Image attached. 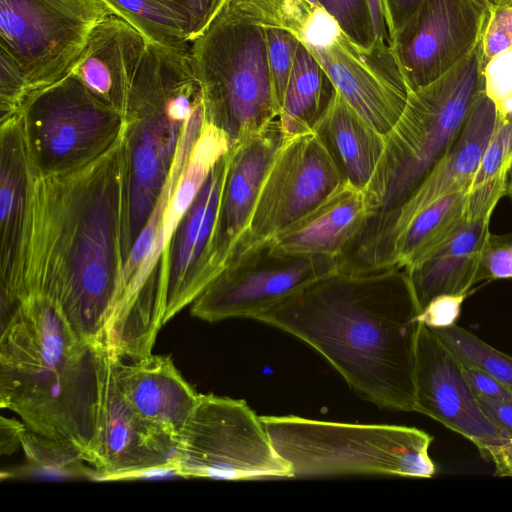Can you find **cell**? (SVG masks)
<instances>
[{
    "mask_svg": "<svg viewBox=\"0 0 512 512\" xmlns=\"http://www.w3.org/2000/svg\"><path fill=\"white\" fill-rule=\"evenodd\" d=\"M124 198L122 136L78 170L36 176L17 306L45 297L82 340L106 347L124 265Z\"/></svg>",
    "mask_w": 512,
    "mask_h": 512,
    "instance_id": "obj_1",
    "label": "cell"
},
{
    "mask_svg": "<svg viewBox=\"0 0 512 512\" xmlns=\"http://www.w3.org/2000/svg\"><path fill=\"white\" fill-rule=\"evenodd\" d=\"M420 311L404 268L339 269L252 319L314 348L364 399L411 412Z\"/></svg>",
    "mask_w": 512,
    "mask_h": 512,
    "instance_id": "obj_2",
    "label": "cell"
},
{
    "mask_svg": "<svg viewBox=\"0 0 512 512\" xmlns=\"http://www.w3.org/2000/svg\"><path fill=\"white\" fill-rule=\"evenodd\" d=\"M110 368L107 348L82 340L45 297H28L1 319V408L75 445L96 471Z\"/></svg>",
    "mask_w": 512,
    "mask_h": 512,
    "instance_id": "obj_3",
    "label": "cell"
},
{
    "mask_svg": "<svg viewBox=\"0 0 512 512\" xmlns=\"http://www.w3.org/2000/svg\"><path fill=\"white\" fill-rule=\"evenodd\" d=\"M189 49L190 44L149 42L128 94L122 134L124 262L167 181L188 120L204 103Z\"/></svg>",
    "mask_w": 512,
    "mask_h": 512,
    "instance_id": "obj_4",
    "label": "cell"
},
{
    "mask_svg": "<svg viewBox=\"0 0 512 512\" xmlns=\"http://www.w3.org/2000/svg\"><path fill=\"white\" fill-rule=\"evenodd\" d=\"M285 4L286 0H226L190 42L205 120L225 132L231 144L278 118L266 27Z\"/></svg>",
    "mask_w": 512,
    "mask_h": 512,
    "instance_id": "obj_5",
    "label": "cell"
},
{
    "mask_svg": "<svg viewBox=\"0 0 512 512\" xmlns=\"http://www.w3.org/2000/svg\"><path fill=\"white\" fill-rule=\"evenodd\" d=\"M483 68L478 44L446 74L409 92L364 190L370 217L357 241L399 207L451 150L474 100L484 90Z\"/></svg>",
    "mask_w": 512,
    "mask_h": 512,
    "instance_id": "obj_6",
    "label": "cell"
},
{
    "mask_svg": "<svg viewBox=\"0 0 512 512\" xmlns=\"http://www.w3.org/2000/svg\"><path fill=\"white\" fill-rule=\"evenodd\" d=\"M293 478L393 475L431 478L433 437L415 427L352 424L295 415L260 416Z\"/></svg>",
    "mask_w": 512,
    "mask_h": 512,
    "instance_id": "obj_7",
    "label": "cell"
},
{
    "mask_svg": "<svg viewBox=\"0 0 512 512\" xmlns=\"http://www.w3.org/2000/svg\"><path fill=\"white\" fill-rule=\"evenodd\" d=\"M227 134L205 120L178 187L162 215L150 253L119 294L106 327L111 357L135 361L152 354L163 324L159 265L187 209L216 162L228 151Z\"/></svg>",
    "mask_w": 512,
    "mask_h": 512,
    "instance_id": "obj_8",
    "label": "cell"
},
{
    "mask_svg": "<svg viewBox=\"0 0 512 512\" xmlns=\"http://www.w3.org/2000/svg\"><path fill=\"white\" fill-rule=\"evenodd\" d=\"M174 464L185 478H293L260 416L241 399L199 394L181 429Z\"/></svg>",
    "mask_w": 512,
    "mask_h": 512,
    "instance_id": "obj_9",
    "label": "cell"
},
{
    "mask_svg": "<svg viewBox=\"0 0 512 512\" xmlns=\"http://www.w3.org/2000/svg\"><path fill=\"white\" fill-rule=\"evenodd\" d=\"M21 118L40 176L90 164L117 143L124 129L123 114L92 94L73 71L30 96Z\"/></svg>",
    "mask_w": 512,
    "mask_h": 512,
    "instance_id": "obj_10",
    "label": "cell"
},
{
    "mask_svg": "<svg viewBox=\"0 0 512 512\" xmlns=\"http://www.w3.org/2000/svg\"><path fill=\"white\" fill-rule=\"evenodd\" d=\"M110 15L102 0H0V51L24 75L27 100L73 71L91 31Z\"/></svg>",
    "mask_w": 512,
    "mask_h": 512,
    "instance_id": "obj_11",
    "label": "cell"
},
{
    "mask_svg": "<svg viewBox=\"0 0 512 512\" xmlns=\"http://www.w3.org/2000/svg\"><path fill=\"white\" fill-rule=\"evenodd\" d=\"M344 182L316 132L283 140L263 180L232 261L264 245L276 233L314 209Z\"/></svg>",
    "mask_w": 512,
    "mask_h": 512,
    "instance_id": "obj_12",
    "label": "cell"
},
{
    "mask_svg": "<svg viewBox=\"0 0 512 512\" xmlns=\"http://www.w3.org/2000/svg\"><path fill=\"white\" fill-rule=\"evenodd\" d=\"M340 266V258L284 255L264 244L233 260L192 302L190 312L208 322L252 319Z\"/></svg>",
    "mask_w": 512,
    "mask_h": 512,
    "instance_id": "obj_13",
    "label": "cell"
},
{
    "mask_svg": "<svg viewBox=\"0 0 512 512\" xmlns=\"http://www.w3.org/2000/svg\"><path fill=\"white\" fill-rule=\"evenodd\" d=\"M305 46L338 93L386 136L401 116L410 92L390 43L376 39L370 48H364L339 28L325 40Z\"/></svg>",
    "mask_w": 512,
    "mask_h": 512,
    "instance_id": "obj_14",
    "label": "cell"
},
{
    "mask_svg": "<svg viewBox=\"0 0 512 512\" xmlns=\"http://www.w3.org/2000/svg\"><path fill=\"white\" fill-rule=\"evenodd\" d=\"M486 15L473 0H423L390 42L409 91L463 61L479 44Z\"/></svg>",
    "mask_w": 512,
    "mask_h": 512,
    "instance_id": "obj_15",
    "label": "cell"
},
{
    "mask_svg": "<svg viewBox=\"0 0 512 512\" xmlns=\"http://www.w3.org/2000/svg\"><path fill=\"white\" fill-rule=\"evenodd\" d=\"M414 411L424 414L472 442L482 458L507 440L483 413L461 364L434 331L420 325L415 354Z\"/></svg>",
    "mask_w": 512,
    "mask_h": 512,
    "instance_id": "obj_16",
    "label": "cell"
},
{
    "mask_svg": "<svg viewBox=\"0 0 512 512\" xmlns=\"http://www.w3.org/2000/svg\"><path fill=\"white\" fill-rule=\"evenodd\" d=\"M283 136L276 118L261 130L233 142L227 153L225 181L206 257V287L230 264L245 232L261 185Z\"/></svg>",
    "mask_w": 512,
    "mask_h": 512,
    "instance_id": "obj_17",
    "label": "cell"
},
{
    "mask_svg": "<svg viewBox=\"0 0 512 512\" xmlns=\"http://www.w3.org/2000/svg\"><path fill=\"white\" fill-rule=\"evenodd\" d=\"M227 153V152H226ZM226 153L216 162L178 224L159 265L163 324L204 291V268L226 176Z\"/></svg>",
    "mask_w": 512,
    "mask_h": 512,
    "instance_id": "obj_18",
    "label": "cell"
},
{
    "mask_svg": "<svg viewBox=\"0 0 512 512\" xmlns=\"http://www.w3.org/2000/svg\"><path fill=\"white\" fill-rule=\"evenodd\" d=\"M498 119L495 104L482 90L474 100L451 150L399 207L354 245L348 259L353 260L437 200L468 191Z\"/></svg>",
    "mask_w": 512,
    "mask_h": 512,
    "instance_id": "obj_19",
    "label": "cell"
},
{
    "mask_svg": "<svg viewBox=\"0 0 512 512\" xmlns=\"http://www.w3.org/2000/svg\"><path fill=\"white\" fill-rule=\"evenodd\" d=\"M37 175L21 115L0 121L1 318L18 304L31 192Z\"/></svg>",
    "mask_w": 512,
    "mask_h": 512,
    "instance_id": "obj_20",
    "label": "cell"
},
{
    "mask_svg": "<svg viewBox=\"0 0 512 512\" xmlns=\"http://www.w3.org/2000/svg\"><path fill=\"white\" fill-rule=\"evenodd\" d=\"M111 375L136 416L153 433L177 445L199 394L171 357L150 354L132 362L111 359Z\"/></svg>",
    "mask_w": 512,
    "mask_h": 512,
    "instance_id": "obj_21",
    "label": "cell"
},
{
    "mask_svg": "<svg viewBox=\"0 0 512 512\" xmlns=\"http://www.w3.org/2000/svg\"><path fill=\"white\" fill-rule=\"evenodd\" d=\"M369 217L364 190L344 182L314 209L265 244L279 254L329 256L342 261L358 240Z\"/></svg>",
    "mask_w": 512,
    "mask_h": 512,
    "instance_id": "obj_22",
    "label": "cell"
},
{
    "mask_svg": "<svg viewBox=\"0 0 512 512\" xmlns=\"http://www.w3.org/2000/svg\"><path fill=\"white\" fill-rule=\"evenodd\" d=\"M148 44L133 26L110 15L91 31L73 72L92 94L124 116Z\"/></svg>",
    "mask_w": 512,
    "mask_h": 512,
    "instance_id": "obj_23",
    "label": "cell"
},
{
    "mask_svg": "<svg viewBox=\"0 0 512 512\" xmlns=\"http://www.w3.org/2000/svg\"><path fill=\"white\" fill-rule=\"evenodd\" d=\"M175 452V443L153 433L132 411L110 368L98 480H125L129 474L149 467L176 466Z\"/></svg>",
    "mask_w": 512,
    "mask_h": 512,
    "instance_id": "obj_24",
    "label": "cell"
},
{
    "mask_svg": "<svg viewBox=\"0 0 512 512\" xmlns=\"http://www.w3.org/2000/svg\"><path fill=\"white\" fill-rule=\"evenodd\" d=\"M490 219H466L428 255L404 268L421 310L436 296L468 293L478 283Z\"/></svg>",
    "mask_w": 512,
    "mask_h": 512,
    "instance_id": "obj_25",
    "label": "cell"
},
{
    "mask_svg": "<svg viewBox=\"0 0 512 512\" xmlns=\"http://www.w3.org/2000/svg\"><path fill=\"white\" fill-rule=\"evenodd\" d=\"M345 182L365 190L384 151L386 137L337 93L315 131Z\"/></svg>",
    "mask_w": 512,
    "mask_h": 512,
    "instance_id": "obj_26",
    "label": "cell"
},
{
    "mask_svg": "<svg viewBox=\"0 0 512 512\" xmlns=\"http://www.w3.org/2000/svg\"><path fill=\"white\" fill-rule=\"evenodd\" d=\"M337 93L319 61L300 42L278 115L283 140L314 132Z\"/></svg>",
    "mask_w": 512,
    "mask_h": 512,
    "instance_id": "obj_27",
    "label": "cell"
},
{
    "mask_svg": "<svg viewBox=\"0 0 512 512\" xmlns=\"http://www.w3.org/2000/svg\"><path fill=\"white\" fill-rule=\"evenodd\" d=\"M112 13L138 30L149 42L184 47L191 42L188 24L159 0H102Z\"/></svg>",
    "mask_w": 512,
    "mask_h": 512,
    "instance_id": "obj_28",
    "label": "cell"
},
{
    "mask_svg": "<svg viewBox=\"0 0 512 512\" xmlns=\"http://www.w3.org/2000/svg\"><path fill=\"white\" fill-rule=\"evenodd\" d=\"M21 447L28 461V468L23 467L19 472L22 475H44L56 479L99 478L96 469L86 467L81 451L69 442L49 438L27 428Z\"/></svg>",
    "mask_w": 512,
    "mask_h": 512,
    "instance_id": "obj_29",
    "label": "cell"
},
{
    "mask_svg": "<svg viewBox=\"0 0 512 512\" xmlns=\"http://www.w3.org/2000/svg\"><path fill=\"white\" fill-rule=\"evenodd\" d=\"M432 330L462 367L481 370L512 390L511 356L492 347L457 324Z\"/></svg>",
    "mask_w": 512,
    "mask_h": 512,
    "instance_id": "obj_30",
    "label": "cell"
},
{
    "mask_svg": "<svg viewBox=\"0 0 512 512\" xmlns=\"http://www.w3.org/2000/svg\"><path fill=\"white\" fill-rule=\"evenodd\" d=\"M353 42L370 48L376 41L367 0H316Z\"/></svg>",
    "mask_w": 512,
    "mask_h": 512,
    "instance_id": "obj_31",
    "label": "cell"
},
{
    "mask_svg": "<svg viewBox=\"0 0 512 512\" xmlns=\"http://www.w3.org/2000/svg\"><path fill=\"white\" fill-rule=\"evenodd\" d=\"M484 92L500 120L512 114V46L492 57L483 68Z\"/></svg>",
    "mask_w": 512,
    "mask_h": 512,
    "instance_id": "obj_32",
    "label": "cell"
},
{
    "mask_svg": "<svg viewBox=\"0 0 512 512\" xmlns=\"http://www.w3.org/2000/svg\"><path fill=\"white\" fill-rule=\"evenodd\" d=\"M479 44L484 64L512 46V4L489 5Z\"/></svg>",
    "mask_w": 512,
    "mask_h": 512,
    "instance_id": "obj_33",
    "label": "cell"
},
{
    "mask_svg": "<svg viewBox=\"0 0 512 512\" xmlns=\"http://www.w3.org/2000/svg\"><path fill=\"white\" fill-rule=\"evenodd\" d=\"M28 98V86L17 64L0 51V121L21 115Z\"/></svg>",
    "mask_w": 512,
    "mask_h": 512,
    "instance_id": "obj_34",
    "label": "cell"
},
{
    "mask_svg": "<svg viewBox=\"0 0 512 512\" xmlns=\"http://www.w3.org/2000/svg\"><path fill=\"white\" fill-rule=\"evenodd\" d=\"M500 279H512V232L490 233L478 271V283Z\"/></svg>",
    "mask_w": 512,
    "mask_h": 512,
    "instance_id": "obj_35",
    "label": "cell"
},
{
    "mask_svg": "<svg viewBox=\"0 0 512 512\" xmlns=\"http://www.w3.org/2000/svg\"><path fill=\"white\" fill-rule=\"evenodd\" d=\"M186 20L192 41L208 26L226 0H159Z\"/></svg>",
    "mask_w": 512,
    "mask_h": 512,
    "instance_id": "obj_36",
    "label": "cell"
},
{
    "mask_svg": "<svg viewBox=\"0 0 512 512\" xmlns=\"http://www.w3.org/2000/svg\"><path fill=\"white\" fill-rule=\"evenodd\" d=\"M468 293L443 294L434 297L420 311L419 321L432 329L446 328L456 324Z\"/></svg>",
    "mask_w": 512,
    "mask_h": 512,
    "instance_id": "obj_37",
    "label": "cell"
},
{
    "mask_svg": "<svg viewBox=\"0 0 512 512\" xmlns=\"http://www.w3.org/2000/svg\"><path fill=\"white\" fill-rule=\"evenodd\" d=\"M483 413L508 441L512 440V397L492 398L487 396L476 397Z\"/></svg>",
    "mask_w": 512,
    "mask_h": 512,
    "instance_id": "obj_38",
    "label": "cell"
},
{
    "mask_svg": "<svg viewBox=\"0 0 512 512\" xmlns=\"http://www.w3.org/2000/svg\"><path fill=\"white\" fill-rule=\"evenodd\" d=\"M462 370L476 397L487 396L498 399L512 397V390L495 377L474 368L462 367Z\"/></svg>",
    "mask_w": 512,
    "mask_h": 512,
    "instance_id": "obj_39",
    "label": "cell"
},
{
    "mask_svg": "<svg viewBox=\"0 0 512 512\" xmlns=\"http://www.w3.org/2000/svg\"><path fill=\"white\" fill-rule=\"evenodd\" d=\"M423 0H384L386 23L391 38L404 26L416 12ZM484 8L489 7V0H473Z\"/></svg>",
    "mask_w": 512,
    "mask_h": 512,
    "instance_id": "obj_40",
    "label": "cell"
},
{
    "mask_svg": "<svg viewBox=\"0 0 512 512\" xmlns=\"http://www.w3.org/2000/svg\"><path fill=\"white\" fill-rule=\"evenodd\" d=\"M27 427L23 422L14 418L0 417V454L11 455L18 447Z\"/></svg>",
    "mask_w": 512,
    "mask_h": 512,
    "instance_id": "obj_41",
    "label": "cell"
},
{
    "mask_svg": "<svg viewBox=\"0 0 512 512\" xmlns=\"http://www.w3.org/2000/svg\"><path fill=\"white\" fill-rule=\"evenodd\" d=\"M490 461L495 466V476L512 477V440H508L491 451Z\"/></svg>",
    "mask_w": 512,
    "mask_h": 512,
    "instance_id": "obj_42",
    "label": "cell"
},
{
    "mask_svg": "<svg viewBox=\"0 0 512 512\" xmlns=\"http://www.w3.org/2000/svg\"><path fill=\"white\" fill-rule=\"evenodd\" d=\"M370 8L376 39L391 42L387 23L384 0H367Z\"/></svg>",
    "mask_w": 512,
    "mask_h": 512,
    "instance_id": "obj_43",
    "label": "cell"
},
{
    "mask_svg": "<svg viewBox=\"0 0 512 512\" xmlns=\"http://www.w3.org/2000/svg\"><path fill=\"white\" fill-rule=\"evenodd\" d=\"M505 196L508 197L512 201V164L509 168L508 175H507Z\"/></svg>",
    "mask_w": 512,
    "mask_h": 512,
    "instance_id": "obj_44",
    "label": "cell"
},
{
    "mask_svg": "<svg viewBox=\"0 0 512 512\" xmlns=\"http://www.w3.org/2000/svg\"><path fill=\"white\" fill-rule=\"evenodd\" d=\"M506 3V0H489L490 5H498V4H504Z\"/></svg>",
    "mask_w": 512,
    "mask_h": 512,
    "instance_id": "obj_45",
    "label": "cell"
},
{
    "mask_svg": "<svg viewBox=\"0 0 512 512\" xmlns=\"http://www.w3.org/2000/svg\"><path fill=\"white\" fill-rule=\"evenodd\" d=\"M506 3L512 4V0H506Z\"/></svg>",
    "mask_w": 512,
    "mask_h": 512,
    "instance_id": "obj_46",
    "label": "cell"
}]
</instances>
